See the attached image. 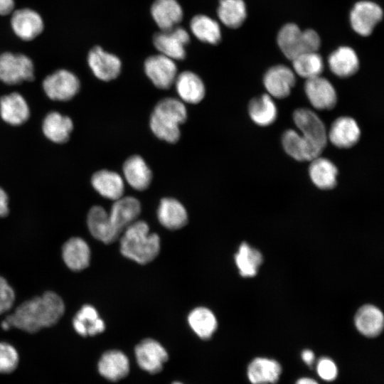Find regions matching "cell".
<instances>
[{
    "label": "cell",
    "mask_w": 384,
    "mask_h": 384,
    "mask_svg": "<svg viewBox=\"0 0 384 384\" xmlns=\"http://www.w3.org/2000/svg\"><path fill=\"white\" fill-rule=\"evenodd\" d=\"M64 312L65 304L61 297L54 292L48 291L23 302L5 320L10 327L35 333L55 325Z\"/></svg>",
    "instance_id": "obj_1"
},
{
    "label": "cell",
    "mask_w": 384,
    "mask_h": 384,
    "mask_svg": "<svg viewBox=\"0 0 384 384\" xmlns=\"http://www.w3.org/2000/svg\"><path fill=\"white\" fill-rule=\"evenodd\" d=\"M120 252L127 258L139 264L154 260L160 251V238L150 232L148 224L137 220L120 235Z\"/></svg>",
    "instance_id": "obj_2"
},
{
    "label": "cell",
    "mask_w": 384,
    "mask_h": 384,
    "mask_svg": "<svg viewBox=\"0 0 384 384\" xmlns=\"http://www.w3.org/2000/svg\"><path fill=\"white\" fill-rule=\"evenodd\" d=\"M277 39L280 50L291 60L304 53L317 51L321 46L320 37L314 30L302 31L292 23L280 29Z\"/></svg>",
    "instance_id": "obj_3"
},
{
    "label": "cell",
    "mask_w": 384,
    "mask_h": 384,
    "mask_svg": "<svg viewBox=\"0 0 384 384\" xmlns=\"http://www.w3.org/2000/svg\"><path fill=\"white\" fill-rule=\"evenodd\" d=\"M34 78L32 60L26 55L5 52L0 55V80L7 85L31 81Z\"/></svg>",
    "instance_id": "obj_4"
},
{
    "label": "cell",
    "mask_w": 384,
    "mask_h": 384,
    "mask_svg": "<svg viewBox=\"0 0 384 384\" xmlns=\"http://www.w3.org/2000/svg\"><path fill=\"white\" fill-rule=\"evenodd\" d=\"M293 120L299 133L312 145L323 151L327 141V131L319 117L307 108H299L293 114Z\"/></svg>",
    "instance_id": "obj_5"
},
{
    "label": "cell",
    "mask_w": 384,
    "mask_h": 384,
    "mask_svg": "<svg viewBox=\"0 0 384 384\" xmlns=\"http://www.w3.org/2000/svg\"><path fill=\"white\" fill-rule=\"evenodd\" d=\"M43 87L50 99L67 101L77 95L80 87V83L74 73L65 69H60L44 79Z\"/></svg>",
    "instance_id": "obj_6"
},
{
    "label": "cell",
    "mask_w": 384,
    "mask_h": 384,
    "mask_svg": "<svg viewBox=\"0 0 384 384\" xmlns=\"http://www.w3.org/2000/svg\"><path fill=\"white\" fill-rule=\"evenodd\" d=\"M144 68L152 84L160 90H167L174 85L178 75L175 61L161 53L148 57Z\"/></svg>",
    "instance_id": "obj_7"
},
{
    "label": "cell",
    "mask_w": 384,
    "mask_h": 384,
    "mask_svg": "<svg viewBox=\"0 0 384 384\" xmlns=\"http://www.w3.org/2000/svg\"><path fill=\"white\" fill-rule=\"evenodd\" d=\"M189 41L187 31L178 26L170 30L161 31L153 37L154 45L159 53L174 60L185 58L186 46Z\"/></svg>",
    "instance_id": "obj_8"
},
{
    "label": "cell",
    "mask_w": 384,
    "mask_h": 384,
    "mask_svg": "<svg viewBox=\"0 0 384 384\" xmlns=\"http://www.w3.org/2000/svg\"><path fill=\"white\" fill-rule=\"evenodd\" d=\"M383 14V10L378 4L370 1H358L350 13L351 27L358 34L368 36L382 20Z\"/></svg>",
    "instance_id": "obj_9"
},
{
    "label": "cell",
    "mask_w": 384,
    "mask_h": 384,
    "mask_svg": "<svg viewBox=\"0 0 384 384\" xmlns=\"http://www.w3.org/2000/svg\"><path fill=\"white\" fill-rule=\"evenodd\" d=\"M134 353L138 366L151 374L160 372L169 358L164 346L152 338H146L139 342L135 347Z\"/></svg>",
    "instance_id": "obj_10"
},
{
    "label": "cell",
    "mask_w": 384,
    "mask_h": 384,
    "mask_svg": "<svg viewBox=\"0 0 384 384\" xmlns=\"http://www.w3.org/2000/svg\"><path fill=\"white\" fill-rule=\"evenodd\" d=\"M87 62L95 76L105 82L116 79L121 73L120 59L100 46H95L90 50Z\"/></svg>",
    "instance_id": "obj_11"
},
{
    "label": "cell",
    "mask_w": 384,
    "mask_h": 384,
    "mask_svg": "<svg viewBox=\"0 0 384 384\" xmlns=\"http://www.w3.org/2000/svg\"><path fill=\"white\" fill-rule=\"evenodd\" d=\"M304 92L311 105L319 110H328L334 107L337 95L333 85L321 75L307 79Z\"/></svg>",
    "instance_id": "obj_12"
},
{
    "label": "cell",
    "mask_w": 384,
    "mask_h": 384,
    "mask_svg": "<svg viewBox=\"0 0 384 384\" xmlns=\"http://www.w3.org/2000/svg\"><path fill=\"white\" fill-rule=\"evenodd\" d=\"M109 216L117 233H122L136 221L141 213V204L133 196H122L115 201L112 206Z\"/></svg>",
    "instance_id": "obj_13"
},
{
    "label": "cell",
    "mask_w": 384,
    "mask_h": 384,
    "mask_svg": "<svg viewBox=\"0 0 384 384\" xmlns=\"http://www.w3.org/2000/svg\"><path fill=\"white\" fill-rule=\"evenodd\" d=\"M295 81L294 72L283 65L271 67L263 78L268 95L279 99L287 97L290 94Z\"/></svg>",
    "instance_id": "obj_14"
},
{
    "label": "cell",
    "mask_w": 384,
    "mask_h": 384,
    "mask_svg": "<svg viewBox=\"0 0 384 384\" xmlns=\"http://www.w3.org/2000/svg\"><path fill=\"white\" fill-rule=\"evenodd\" d=\"M11 26L15 34L23 41H31L43 30L41 16L31 9H21L13 12Z\"/></svg>",
    "instance_id": "obj_15"
},
{
    "label": "cell",
    "mask_w": 384,
    "mask_h": 384,
    "mask_svg": "<svg viewBox=\"0 0 384 384\" xmlns=\"http://www.w3.org/2000/svg\"><path fill=\"white\" fill-rule=\"evenodd\" d=\"M123 178L133 189L142 191L147 189L153 174L146 161L135 154L128 157L122 166Z\"/></svg>",
    "instance_id": "obj_16"
},
{
    "label": "cell",
    "mask_w": 384,
    "mask_h": 384,
    "mask_svg": "<svg viewBox=\"0 0 384 384\" xmlns=\"http://www.w3.org/2000/svg\"><path fill=\"white\" fill-rule=\"evenodd\" d=\"M327 137L335 146L348 149L358 142L361 130L354 119L350 117H340L331 125Z\"/></svg>",
    "instance_id": "obj_17"
},
{
    "label": "cell",
    "mask_w": 384,
    "mask_h": 384,
    "mask_svg": "<svg viewBox=\"0 0 384 384\" xmlns=\"http://www.w3.org/2000/svg\"><path fill=\"white\" fill-rule=\"evenodd\" d=\"M174 85L178 99L185 104L196 105L205 97V84L203 80L192 71L186 70L178 73Z\"/></svg>",
    "instance_id": "obj_18"
},
{
    "label": "cell",
    "mask_w": 384,
    "mask_h": 384,
    "mask_svg": "<svg viewBox=\"0 0 384 384\" xmlns=\"http://www.w3.org/2000/svg\"><path fill=\"white\" fill-rule=\"evenodd\" d=\"M87 224L91 235L105 244L113 242L119 238L112 226L109 213L100 206H94L90 209Z\"/></svg>",
    "instance_id": "obj_19"
},
{
    "label": "cell",
    "mask_w": 384,
    "mask_h": 384,
    "mask_svg": "<svg viewBox=\"0 0 384 384\" xmlns=\"http://www.w3.org/2000/svg\"><path fill=\"white\" fill-rule=\"evenodd\" d=\"M124 183L122 176L108 169L99 170L91 178L94 189L102 197L112 201L124 196Z\"/></svg>",
    "instance_id": "obj_20"
},
{
    "label": "cell",
    "mask_w": 384,
    "mask_h": 384,
    "mask_svg": "<svg viewBox=\"0 0 384 384\" xmlns=\"http://www.w3.org/2000/svg\"><path fill=\"white\" fill-rule=\"evenodd\" d=\"M97 370L105 379L116 382L128 375L129 361L122 351L110 350L101 356L97 363Z\"/></svg>",
    "instance_id": "obj_21"
},
{
    "label": "cell",
    "mask_w": 384,
    "mask_h": 384,
    "mask_svg": "<svg viewBox=\"0 0 384 384\" xmlns=\"http://www.w3.org/2000/svg\"><path fill=\"white\" fill-rule=\"evenodd\" d=\"M282 143L286 153L299 161H311L322 152L294 129H288L283 133Z\"/></svg>",
    "instance_id": "obj_22"
},
{
    "label": "cell",
    "mask_w": 384,
    "mask_h": 384,
    "mask_svg": "<svg viewBox=\"0 0 384 384\" xmlns=\"http://www.w3.org/2000/svg\"><path fill=\"white\" fill-rule=\"evenodd\" d=\"M157 218L164 228L178 230L188 223V213L184 206L177 199L166 197L161 199L157 208Z\"/></svg>",
    "instance_id": "obj_23"
},
{
    "label": "cell",
    "mask_w": 384,
    "mask_h": 384,
    "mask_svg": "<svg viewBox=\"0 0 384 384\" xmlns=\"http://www.w3.org/2000/svg\"><path fill=\"white\" fill-rule=\"evenodd\" d=\"M62 257L73 271H81L89 266L90 250L86 241L78 237L68 239L62 247Z\"/></svg>",
    "instance_id": "obj_24"
},
{
    "label": "cell",
    "mask_w": 384,
    "mask_h": 384,
    "mask_svg": "<svg viewBox=\"0 0 384 384\" xmlns=\"http://www.w3.org/2000/svg\"><path fill=\"white\" fill-rule=\"evenodd\" d=\"M0 115L6 123L17 126L26 122L30 116L29 107L23 97L12 92L0 99Z\"/></svg>",
    "instance_id": "obj_25"
},
{
    "label": "cell",
    "mask_w": 384,
    "mask_h": 384,
    "mask_svg": "<svg viewBox=\"0 0 384 384\" xmlns=\"http://www.w3.org/2000/svg\"><path fill=\"white\" fill-rule=\"evenodd\" d=\"M151 14L161 31L177 26L183 18L182 8L176 0H155Z\"/></svg>",
    "instance_id": "obj_26"
},
{
    "label": "cell",
    "mask_w": 384,
    "mask_h": 384,
    "mask_svg": "<svg viewBox=\"0 0 384 384\" xmlns=\"http://www.w3.org/2000/svg\"><path fill=\"white\" fill-rule=\"evenodd\" d=\"M354 323L357 330L363 336L374 337L383 331L384 316L381 310L372 304L362 306L357 311Z\"/></svg>",
    "instance_id": "obj_27"
},
{
    "label": "cell",
    "mask_w": 384,
    "mask_h": 384,
    "mask_svg": "<svg viewBox=\"0 0 384 384\" xmlns=\"http://www.w3.org/2000/svg\"><path fill=\"white\" fill-rule=\"evenodd\" d=\"M73 326L75 332L82 336H93L105 329L104 321L96 309L90 304L83 305L75 314Z\"/></svg>",
    "instance_id": "obj_28"
},
{
    "label": "cell",
    "mask_w": 384,
    "mask_h": 384,
    "mask_svg": "<svg viewBox=\"0 0 384 384\" xmlns=\"http://www.w3.org/2000/svg\"><path fill=\"white\" fill-rule=\"evenodd\" d=\"M282 372L279 363L273 359L256 358L247 367L248 379L252 384L275 383Z\"/></svg>",
    "instance_id": "obj_29"
},
{
    "label": "cell",
    "mask_w": 384,
    "mask_h": 384,
    "mask_svg": "<svg viewBox=\"0 0 384 384\" xmlns=\"http://www.w3.org/2000/svg\"><path fill=\"white\" fill-rule=\"evenodd\" d=\"M328 63L331 71L340 78L353 75L359 68L356 53L348 46L339 47L332 52L329 57Z\"/></svg>",
    "instance_id": "obj_30"
},
{
    "label": "cell",
    "mask_w": 384,
    "mask_h": 384,
    "mask_svg": "<svg viewBox=\"0 0 384 384\" xmlns=\"http://www.w3.org/2000/svg\"><path fill=\"white\" fill-rule=\"evenodd\" d=\"M309 174L312 183L319 188L328 190L337 183L338 169L329 159L318 156L311 161Z\"/></svg>",
    "instance_id": "obj_31"
},
{
    "label": "cell",
    "mask_w": 384,
    "mask_h": 384,
    "mask_svg": "<svg viewBox=\"0 0 384 384\" xmlns=\"http://www.w3.org/2000/svg\"><path fill=\"white\" fill-rule=\"evenodd\" d=\"M44 135L51 142L62 144L66 142L73 129L72 119L59 112L48 113L43 122Z\"/></svg>",
    "instance_id": "obj_32"
},
{
    "label": "cell",
    "mask_w": 384,
    "mask_h": 384,
    "mask_svg": "<svg viewBox=\"0 0 384 384\" xmlns=\"http://www.w3.org/2000/svg\"><path fill=\"white\" fill-rule=\"evenodd\" d=\"M248 112L251 119L259 126H269L277 119V108L268 94L253 98L249 103Z\"/></svg>",
    "instance_id": "obj_33"
},
{
    "label": "cell",
    "mask_w": 384,
    "mask_h": 384,
    "mask_svg": "<svg viewBox=\"0 0 384 384\" xmlns=\"http://www.w3.org/2000/svg\"><path fill=\"white\" fill-rule=\"evenodd\" d=\"M188 322L194 333L202 339L210 338L218 326L214 314L203 306L193 309L188 316Z\"/></svg>",
    "instance_id": "obj_34"
},
{
    "label": "cell",
    "mask_w": 384,
    "mask_h": 384,
    "mask_svg": "<svg viewBox=\"0 0 384 384\" xmlns=\"http://www.w3.org/2000/svg\"><path fill=\"white\" fill-rule=\"evenodd\" d=\"M217 14L225 26L230 28H237L246 19V5L243 0H220Z\"/></svg>",
    "instance_id": "obj_35"
},
{
    "label": "cell",
    "mask_w": 384,
    "mask_h": 384,
    "mask_svg": "<svg viewBox=\"0 0 384 384\" xmlns=\"http://www.w3.org/2000/svg\"><path fill=\"white\" fill-rule=\"evenodd\" d=\"M192 33L199 41L210 44H217L221 39L218 23L210 16L199 14L193 17L190 22Z\"/></svg>",
    "instance_id": "obj_36"
},
{
    "label": "cell",
    "mask_w": 384,
    "mask_h": 384,
    "mask_svg": "<svg viewBox=\"0 0 384 384\" xmlns=\"http://www.w3.org/2000/svg\"><path fill=\"white\" fill-rule=\"evenodd\" d=\"M152 113L179 126L186 121L188 117L185 103L178 98L171 97L159 100L154 107Z\"/></svg>",
    "instance_id": "obj_37"
},
{
    "label": "cell",
    "mask_w": 384,
    "mask_h": 384,
    "mask_svg": "<svg viewBox=\"0 0 384 384\" xmlns=\"http://www.w3.org/2000/svg\"><path fill=\"white\" fill-rule=\"evenodd\" d=\"M235 261L242 277H252L257 274L262 262V255L258 250L243 242L235 255Z\"/></svg>",
    "instance_id": "obj_38"
},
{
    "label": "cell",
    "mask_w": 384,
    "mask_h": 384,
    "mask_svg": "<svg viewBox=\"0 0 384 384\" xmlns=\"http://www.w3.org/2000/svg\"><path fill=\"white\" fill-rule=\"evenodd\" d=\"M292 61L294 73L306 80L321 75L324 70L322 58L317 51L304 53Z\"/></svg>",
    "instance_id": "obj_39"
},
{
    "label": "cell",
    "mask_w": 384,
    "mask_h": 384,
    "mask_svg": "<svg viewBox=\"0 0 384 384\" xmlns=\"http://www.w3.org/2000/svg\"><path fill=\"white\" fill-rule=\"evenodd\" d=\"M149 127L154 135L167 143L175 144L181 137L180 126L166 121L151 113Z\"/></svg>",
    "instance_id": "obj_40"
},
{
    "label": "cell",
    "mask_w": 384,
    "mask_h": 384,
    "mask_svg": "<svg viewBox=\"0 0 384 384\" xmlns=\"http://www.w3.org/2000/svg\"><path fill=\"white\" fill-rule=\"evenodd\" d=\"M19 363L16 349L7 342H0V373L8 374L16 370Z\"/></svg>",
    "instance_id": "obj_41"
},
{
    "label": "cell",
    "mask_w": 384,
    "mask_h": 384,
    "mask_svg": "<svg viewBox=\"0 0 384 384\" xmlns=\"http://www.w3.org/2000/svg\"><path fill=\"white\" fill-rule=\"evenodd\" d=\"M15 292L6 279L0 276V314L9 311L14 304Z\"/></svg>",
    "instance_id": "obj_42"
},
{
    "label": "cell",
    "mask_w": 384,
    "mask_h": 384,
    "mask_svg": "<svg viewBox=\"0 0 384 384\" xmlns=\"http://www.w3.org/2000/svg\"><path fill=\"white\" fill-rule=\"evenodd\" d=\"M317 373L324 380H334L338 374L337 367L329 358H321L317 363Z\"/></svg>",
    "instance_id": "obj_43"
},
{
    "label": "cell",
    "mask_w": 384,
    "mask_h": 384,
    "mask_svg": "<svg viewBox=\"0 0 384 384\" xmlns=\"http://www.w3.org/2000/svg\"><path fill=\"white\" fill-rule=\"evenodd\" d=\"M9 213L8 196L0 187V218L5 217Z\"/></svg>",
    "instance_id": "obj_44"
},
{
    "label": "cell",
    "mask_w": 384,
    "mask_h": 384,
    "mask_svg": "<svg viewBox=\"0 0 384 384\" xmlns=\"http://www.w3.org/2000/svg\"><path fill=\"white\" fill-rule=\"evenodd\" d=\"M14 7V0H0V16L7 15L11 13Z\"/></svg>",
    "instance_id": "obj_45"
},
{
    "label": "cell",
    "mask_w": 384,
    "mask_h": 384,
    "mask_svg": "<svg viewBox=\"0 0 384 384\" xmlns=\"http://www.w3.org/2000/svg\"><path fill=\"white\" fill-rule=\"evenodd\" d=\"M302 358L308 366H311L314 360V354L311 350L306 349L302 353Z\"/></svg>",
    "instance_id": "obj_46"
},
{
    "label": "cell",
    "mask_w": 384,
    "mask_h": 384,
    "mask_svg": "<svg viewBox=\"0 0 384 384\" xmlns=\"http://www.w3.org/2000/svg\"><path fill=\"white\" fill-rule=\"evenodd\" d=\"M296 384H318L316 381L309 378H302L299 379Z\"/></svg>",
    "instance_id": "obj_47"
},
{
    "label": "cell",
    "mask_w": 384,
    "mask_h": 384,
    "mask_svg": "<svg viewBox=\"0 0 384 384\" xmlns=\"http://www.w3.org/2000/svg\"><path fill=\"white\" fill-rule=\"evenodd\" d=\"M172 384H182V383L180 382H174Z\"/></svg>",
    "instance_id": "obj_48"
}]
</instances>
